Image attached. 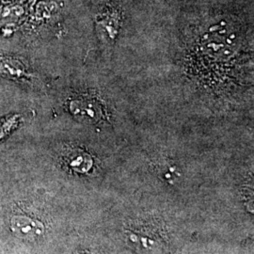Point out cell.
<instances>
[{
	"mask_svg": "<svg viewBox=\"0 0 254 254\" xmlns=\"http://www.w3.org/2000/svg\"><path fill=\"white\" fill-rule=\"evenodd\" d=\"M22 116L11 115L0 120V140L9 135V133L18 127Z\"/></svg>",
	"mask_w": 254,
	"mask_h": 254,
	"instance_id": "cell-6",
	"label": "cell"
},
{
	"mask_svg": "<svg viewBox=\"0 0 254 254\" xmlns=\"http://www.w3.org/2000/svg\"><path fill=\"white\" fill-rule=\"evenodd\" d=\"M10 227L16 236L25 239L36 238L44 232V226L41 222L21 216L11 218Z\"/></svg>",
	"mask_w": 254,
	"mask_h": 254,
	"instance_id": "cell-3",
	"label": "cell"
},
{
	"mask_svg": "<svg viewBox=\"0 0 254 254\" xmlns=\"http://www.w3.org/2000/svg\"><path fill=\"white\" fill-rule=\"evenodd\" d=\"M148 235H145L144 229H139V230H131L128 233V240L129 244L131 245L137 246V250H143L145 252H151L154 253L159 248V238L155 236H149V233L147 232Z\"/></svg>",
	"mask_w": 254,
	"mask_h": 254,
	"instance_id": "cell-5",
	"label": "cell"
},
{
	"mask_svg": "<svg viewBox=\"0 0 254 254\" xmlns=\"http://www.w3.org/2000/svg\"><path fill=\"white\" fill-rule=\"evenodd\" d=\"M64 160L69 169L80 173L89 172L93 164L91 155L77 148L67 151L64 154Z\"/></svg>",
	"mask_w": 254,
	"mask_h": 254,
	"instance_id": "cell-4",
	"label": "cell"
},
{
	"mask_svg": "<svg viewBox=\"0 0 254 254\" xmlns=\"http://www.w3.org/2000/svg\"><path fill=\"white\" fill-rule=\"evenodd\" d=\"M69 109L75 118L83 122L96 123L107 116L106 109L101 101L90 96H82L73 99L69 105Z\"/></svg>",
	"mask_w": 254,
	"mask_h": 254,
	"instance_id": "cell-1",
	"label": "cell"
},
{
	"mask_svg": "<svg viewBox=\"0 0 254 254\" xmlns=\"http://www.w3.org/2000/svg\"><path fill=\"white\" fill-rule=\"evenodd\" d=\"M0 75L8 79L22 82L29 81L32 77L21 61L4 56H0Z\"/></svg>",
	"mask_w": 254,
	"mask_h": 254,
	"instance_id": "cell-2",
	"label": "cell"
}]
</instances>
